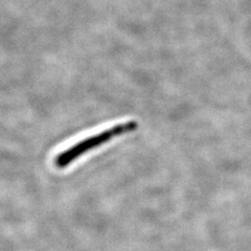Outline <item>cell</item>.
<instances>
[{
	"label": "cell",
	"mask_w": 251,
	"mask_h": 251,
	"mask_svg": "<svg viewBox=\"0 0 251 251\" xmlns=\"http://www.w3.org/2000/svg\"><path fill=\"white\" fill-rule=\"evenodd\" d=\"M138 128V124L134 121H129L113 126L112 128L107 129L98 134L90 136L86 139L78 141L75 146L70 147L67 150L57 156L56 166L60 169L66 168L70 163L76 160L78 157L86 154L87 152L105 145L108 141L112 140L115 137L127 134V133L135 131Z\"/></svg>",
	"instance_id": "obj_1"
}]
</instances>
